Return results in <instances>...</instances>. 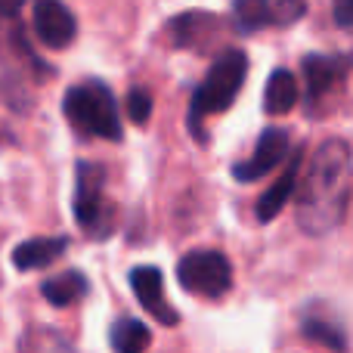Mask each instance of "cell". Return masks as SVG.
I'll use <instances>...</instances> for the list:
<instances>
[{"label": "cell", "instance_id": "ba28073f", "mask_svg": "<svg viewBox=\"0 0 353 353\" xmlns=\"http://www.w3.org/2000/svg\"><path fill=\"white\" fill-rule=\"evenodd\" d=\"M34 31L50 50H62L78 34V19L59 0H41L34 3Z\"/></svg>", "mask_w": 353, "mask_h": 353}, {"label": "cell", "instance_id": "e0dca14e", "mask_svg": "<svg viewBox=\"0 0 353 353\" xmlns=\"http://www.w3.org/2000/svg\"><path fill=\"white\" fill-rule=\"evenodd\" d=\"M128 115L134 124H146L149 115H152V97H149V90H143V87H134V90L128 93Z\"/></svg>", "mask_w": 353, "mask_h": 353}, {"label": "cell", "instance_id": "2e32d148", "mask_svg": "<svg viewBox=\"0 0 353 353\" xmlns=\"http://www.w3.org/2000/svg\"><path fill=\"white\" fill-rule=\"evenodd\" d=\"M301 332H304L310 341L323 344V347H329V350H335V353L347 350V335H344V329L338 323H332V319L304 316V323H301Z\"/></svg>", "mask_w": 353, "mask_h": 353}, {"label": "cell", "instance_id": "8fae6325", "mask_svg": "<svg viewBox=\"0 0 353 353\" xmlns=\"http://www.w3.org/2000/svg\"><path fill=\"white\" fill-rule=\"evenodd\" d=\"M301 165H304V152H294L292 159H288L285 171L279 174V180L257 199L254 211H257V220H261V223H270V220L285 208V201L294 199V192H298V180H301Z\"/></svg>", "mask_w": 353, "mask_h": 353}, {"label": "cell", "instance_id": "277c9868", "mask_svg": "<svg viewBox=\"0 0 353 353\" xmlns=\"http://www.w3.org/2000/svg\"><path fill=\"white\" fill-rule=\"evenodd\" d=\"M74 220L93 239H105L115 230V223H112V205L105 201L103 165L78 161V176H74Z\"/></svg>", "mask_w": 353, "mask_h": 353}, {"label": "cell", "instance_id": "6da1fadb", "mask_svg": "<svg viewBox=\"0 0 353 353\" xmlns=\"http://www.w3.org/2000/svg\"><path fill=\"white\" fill-rule=\"evenodd\" d=\"M294 192L298 226L307 236H325L344 220L353 183V155L344 140H325L313 152Z\"/></svg>", "mask_w": 353, "mask_h": 353}, {"label": "cell", "instance_id": "3957f363", "mask_svg": "<svg viewBox=\"0 0 353 353\" xmlns=\"http://www.w3.org/2000/svg\"><path fill=\"white\" fill-rule=\"evenodd\" d=\"M62 112L72 121V128L84 137H99V140H121V112H118L115 93L103 81H84L74 84L62 99Z\"/></svg>", "mask_w": 353, "mask_h": 353}, {"label": "cell", "instance_id": "30bf717a", "mask_svg": "<svg viewBox=\"0 0 353 353\" xmlns=\"http://www.w3.org/2000/svg\"><path fill=\"white\" fill-rule=\"evenodd\" d=\"M350 65H353V59L347 53H341V56H335V53L332 56H325V53L304 56L301 72H304L310 99H319V97H325L329 90H335V87L344 81V74L350 72Z\"/></svg>", "mask_w": 353, "mask_h": 353}, {"label": "cell", "instance_id": "52a82bcc", "mask_svg": "<svg viewBox=\"0 0 353 353\" xmlns=\"http://www.w3.org/2000/svg\"><path fill=\"white\" fill-rule=\"evenodd\" d=\"M285 159H288V134L282 128H267L261 134V140H257L251 159L232 165V176H236L239 183L261 180L263 174L276 171V168H279Z\"/></svg>", "mask_w": 353, "mask_h": 353}, {"label": "cell", "instance_id": "7c38bea8", "mask_svg": "<svg viewBox=\"0 0 353 353\" xmlns=\"http://www.w3.org/2000/svg\"><path fill=\"white\" fill-rule=\"evenodd\" d=\"M68 248L65 236H41V239H28L19 242L12 248V267L28 273V270H41L47 263H53L56 257H62V251Z\"/></svg>", "mask_w": 353, "mask_h": 353}, {"label": "cell", "instance_id": "7a4b0ae2", "mask_svg": "<svg viewBox=\"0 0 353 353\" xmlns=\"http://www.w3.org/2000/svg\"><path fill=\"white\" fill-rule=\"evenodd\" d=\"M245 74H248V56L242 50H223V53L214 59L208 78L195 87L192 103H189V128L199 140H205L201 134V118L205 115H217L226 112L232 105V99L239 97L245 84Z\"/></svg>", "mask_w": 353, "mask_h": 353}, {"label": "cell", "instance_id": "5bb4252c", "mask_svg": "<svg viewBox=\"0 0 353 353\" xmlns=\"http://www.w3.org/2000/svg\"><path fill=\"white\" fill-rule=\"evenodd\" d=\"M90 292V282H87L84 273H78V270H68V273H59L53 276V279H47L41 285V294L47 298V304L53 307H72L78 304L84 294Z\"/></svg>", "mask_w": 353, "mask_h": 353}, {"label": "cell", "instance_id": "d6986e66", "mask_svg": "<svg viewBox=\"0 0 353 353\" xmlns=\"http://www.w3.org/2000/svg\"><path fill=\"white\" fill-rule=\"evenodd\" d=\"M19 3H0V16H16Z\"/></svg>", "mask_w": 353, "mask_h": 353}, {"label": "cell", "instance_id": "9a60e30c", "mask_svg": "<svg viewBox=\"0 0 353 353\" xmlns=\"http://www.w3.org/2000/svg\"><path fill=\"white\" fill-rule=\"evenodd\" d=\"M109 341H112V350L115 353H146V347L152 344V332H149L146 323L140 319H118L109 332Z\"/></svg>", "mask_w": 353, "mask_h": 353}, {"label": "cell", "instance_id": "8992f818", "mask_svg": "<svg viewBox=\"0 0 353 353\" xmlns=\"http://www.w3.org/2000/svg\"><path fill=\"white\" fill-rule=\"evenodd\" d=\"M307 12V3L301 0H239L232 3V19L242 34L261 28H285V25L298 22Z\"/></svg>", "mask_w": 353, "mask_h": 353}, {"label": "cell", "instance_id": "5b68a950", "mask_svg": "<svg viewBox=\"0 0 353 353\" xmlns=\"http://www.w3.org/2000/svg\"><path fill=\"white\" fill-rule=\"evenodd\" d=\"M176 279L186 292L201 298H220L232 288V267L226 254L211 248H195L180 257L176 263Z\"/></svg>", "mask_w": 353, "mask_h": 353}, {"label": "cell", "instance_id": "4fadbf2b", "mask_svg": "<svg viewBox=\"0 0 353 353\" xmlns=\"http://www.w3.org/2000/svg\"><path fill=\"white\" fill-rule=\"evenodd\" d=\"M301 97V84L288 68H276L267 81V90H263V112L267 115H288L294 109Z\"/></svg>", "mask_w": 353, "mask_h": 353}, {"label": "cell", "instance_id": "ac0fdd59", "mask_svg": "<svg viewBox=\"0 0 353 353\" xmlns=\"http://www.w3.org/2000/svg\"><path fill=\"white\" fill-rule=\"evenodd\" d=\"M335 22L341 25V28H353V0L335 6Z\"/></svg>", "mask_w": 353, "mask_h": 353}, {"label": "cell", "instance_id": "9c48e42d", "mask_svg": "<svg viewBox=\"0 0 353 353\" xmlns=\"http://www.w3.org/2000/svg\"><path fill=\"white\" fill-rule=\"evenodd\" d=\"M130 288L137 292V298L146 307V313H152L161 325L180 323V313L165 298V276H161L159 267H134L130 270Z\"/></svg>", "mask_w": 353, "mask_h": 353}]
</instances>
